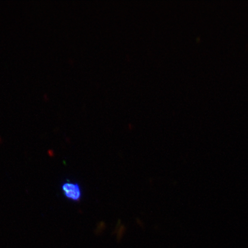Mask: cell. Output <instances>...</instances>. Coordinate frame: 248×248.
Here are the masks:
<instances>
[{
    "label": "cell",
    "instance_id": "obj_1",
    "mask_svg": "<svg viewBox=\"0 0 248 248\" xmlns=\"http://www.w3.org/2000/svg\"><path fill=\"white\" fill-rule=\"evenodd\" d=\"M62 190L64 197L68 200L78 202L82 198V190L80 186L77 183L65 182L62 185Z\"/></svg>",
    "mask_w": 248,
    "mask_h": 248
}]
</instances>
